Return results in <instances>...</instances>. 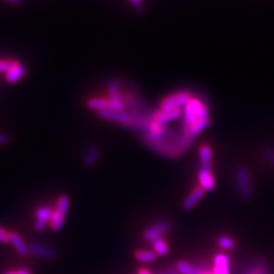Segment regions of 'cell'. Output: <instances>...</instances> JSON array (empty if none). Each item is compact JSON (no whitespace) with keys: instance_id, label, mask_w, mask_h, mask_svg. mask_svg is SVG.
Segmentation results:
<instances>
[{"instance_id":"4fadbf2b","label":"cell","mask_w":274,"mask_h":274,"mask_svg":"<svg viewBox=\"0 0 274 274\" xmlns=\"http://www.w3.org/2000/svg\"><path fill=\"white\" fill-rule=\"evenodd\" d=\"M100 158V150L98 146H90L84 154V162L86 166H94Z\"/></svg>"},{"instance_id":"484cf974","label":"cell","mask_w":274,"mask_h":274,"mask_svg":"<svg viewBox=\"0 0 274 274\" xmlns=\"http://www.w3.org/2000/svg\"><path fill=\"white\" fill-rule=\"evenodd\" d=\"M16 274H32L30 273V270L28 269V268H20L18 270H16Z\"/></svg>"},{"instance_id":"8fae6325","label":"cell","mask_w":274,"mask_h":274,"mask_svg":"<svg viewBox=\"0 0 274 274\" xmlns=\"http://www.w3.org/2000/svg\"><path fill=\"white\" fill-rule=\"evenodd\" d=\"M205 191L199 186L197 188H195L189 195L188 197L185 199L184 203H183V208L185 210H192L195 205L201 200V198L204 196Z\"/></svg>"},{"instance_id":"30bf717a","label":"cell","mask_w":274,"mask_h":274,"mask_svg":"<svg viewBox=\"0 0 274 274\" xmlns=\"http://www.w3.org/2000/svg\"><path fill=\"white\" fill-rule=\"evenodd\" d=\"M10 243L12 245L14 250L22 257H26L30 254V245L26 243L22 236L16 232H10Z\"/></svg>"},{"instance_id":"3957f363","label":"cell","mask_w":274,"mask_h":274,"mask_svg":"<svg viewBox=\"0 0 274 274\" xmlns=\"http://www.w3.org/2000/svg\"><path fill=\"white\" fill-rule=\"evenodd\" d=\"M236 188L238 194L244 199H249L252 196V183L249 170L245 166H238L236 172Z\"/></svg>"},{"instance_id":"d6986e66","label":"cell","mask_w":274,"mask_h":274,"mask_svg":"<svg viewBox=\"0 0 274 274\" xmlns=\"http://www.w3.org/2000/svg\"><path fill=\"white\" fill-rule=\"evenodd\" d=\"M178 270L182 273V274H201L198 270H196L190 263L185 262V261H181L178 263L177 265Z\"/></svg>"},{"instance_id":"5b68a950","label":"cell","mask_w":274,"mask_h":274,"mask_svg":"<svg viewBox=\"0 0 274 274\" xmlns=\"http://www.w3.org/2000/svg\"><path fill=\"white\" fill-rule=\"evenodd\" d=\"M53 210L49 206H41L36 210L35 222L34 228L37 232H43L49 226V222L52 216Z\"/></svg>"},{"instance_id":"7c38bea8","label":"cell","mask_w":274,"mask_h":274,"mask_svg":"<svg viewBox=\"0 0 274 274\" xmlns=\"http://www.w3.org/2000/svg\"><path fill=\"white\" fill-rule=\"evenodd\" d=\"M152 251L156 254V256H164L168 253V245L166 243V240L162 236L154 238V241L150 242Z\"/></svg>"},{"instance_id":"ba28073f","label":"cell","mask_w":274,"mask_h":274,"mask_svg":"<svg viewBox=\"0 0 274 274\" xmlns=\"http://www.w3.org/2000/svg\"><path fill=\"white\" fill-rule=\"evenodd\" d=\"M26 66L22 63L14 60V62L6 74V80L8 84H16L26 76Z\"/></svg>"},{"instance_id":"cb8c5ba5","label":"cell","mask_w":274,"mask_h":274,"mask_svg":"<svg viewBox=\"0 0 274 274\" xmlns=\"http://www.w3.org/2000/svg\"><path fill=\"white\" fill-rule=\"evenodd\" d=\"M263 154H264V156L266 158V160L274 164V150L271 148H265L263 150Z\"/></svg>"},{"instance_id":"e0dca14e","label":"cell","mask_w":274,"mask_h":274,"mask_svg":"<svg viewBox=\"0 0 274 274\" xmlns=\"http://www.w3.org/2000/svg\"><path fill=\"white\" fill-rule=\"evenodd\" d=\"M201 166H210V162L212 158V152L210 146L204 144L200 148L199 150Z\"/></svg>"},{"instance_id":"5bb4252c","label":"cell","mask_w":274,"mask_h":274,"mask_svg":"<svg viewBox=\"0 0 274 274\" xmlns=\"http://www.w3.org/2000/svg\"><path fill=\"white\" fill-rule=\"evenodd\" d=\"M70 198L66 194L60 195L56 200L55 210L59 212L60 214L66 216L68 210H70Z\"/></svg>"},{"instance_id":"f546056e","label":"cell","mask_w":274,"mask_h":274,"mask_svg":"<svg viewBox=\"0 0 274 274\" xmlns=\"http://www.w3.org/2000/svg\"><path fill=\"white\" fill-rule=\"evenodd\" d=\"M4 274H16V271H14V270H10V271H6V272H4Z\"/></svg>"},{"instance_id":"603a6c76","label":"cell","mask_w":274,"mask_h":274,"mask_svg":"<svg viewBox=\"0 0 274 274\" xmlns=\"http://www.w3.org/2000/svg\"><path fill=\"white\" fill-rule=\"evenodd\" d=\"M214 274H230L228 266H214Z\"/></svg>"},{"instance_id":"4dcf8cb0","label":"cell","mask_w":274,"mask_h":274,"mask_svg":"<svg viewBox=\"0 0 274 274\" xmlns=\"http://www.w3.org/2000/svg\"><path fill=\"white\" fill-rule=\"evenodd\" d=\"M203 274H212V273H208V272H206V273H203Z\"/></svg>"},{"instance_id":"2e32d148","label":"cell","mask_w":274,"mask_h":274,"mask_svg":"<svg viewBox=\"0 0 274 274\" xmlns=\"http://www.w3.org/2000/svg\"><path fill=\"white\" fill-rule=\"evenodd\" d=\"M65 218H66V216L60 214L59 212H57L54 210L53 212H52L50 222H49V226H50V228H51L52 230H54V232L60 230L63 228V226H64Z\"/></svg>"},{"instance_id":"f1b7e54d","label":"cell","mask_w":274,"mask_h":274,"mask_svg":"<svg viewBox=\"0 0 274 274\" xmlns=\"http://www.w3.org/2000/svg\"><path fill=\"white\" fill-rule=\"evenodd\" d=\"M6 2L12 4H18L20 2V0H6Z\"/></svg>"},{"instance_id":"7402d4cb","label":"cell","mask_w":274,"mask_h":274,"mask_svg":"<svg viewBox=\"0 0 274 274\" xmlns=\"http://www.w3.org/2000/svg\"><path fill=\"white\" fill-rule=\"evenodd\" d=\"M10 232L6 230L2 226H0V243L2 244H8L10 243Z\"/></svg>"},{"instance_id":"9c48e42d","label":"cell","mask_w":274,"mask_h":274,"mask_svg":"<svg viewBox=\"0 0 274 274\" xmlns=\"http://www.w3.org/2000/svg\"><path fill=\"white\" fill-rule=\"evenodd\" d=\"M30 252L34 256L47 260H51L56 257V252L53 248L41 243H32L30 245Z\"/></svg>"},{"instance_id":"8992f818","label":"cell","mask_w":274,"mask_h":274,"mask_svg":"<svg viewBox=\"0 0 274 274\" xmlns=\"http://www.w3.org/2000/svg\"><path fill=\"white\" fill-rule=\"evenodd\" d=\"M170 228V224L168 222L162 220V222H158L150 226H148L144 232V238L148 242L154 241V238L162 236L164 234H166V232H168V230Z\"/></svg>"},{"instance_id":"277c9868","label":"cell","mask_w":274,"mask_h":274,"mask_svg":"<svg viewBox=\"0 0 274 274\" xmlns=\"http://www.w3.org/2000/svg\"><path fill=\"white\" fill-rule=\"evenodd\" d=\"M182 110L181 109H173V110H162L158 109L154 111L150 114V117L162 124L168 125L170 122H174L179 120L182 117Z\"/></svg>"},{"instance_id":"52a82bcc","label":"cell","mask_w":274,"mask_h":274,"mask_svg":"<svg viewBox=\"0 0 274 274\" xmlns=\"http://www.w3.org/2000/svg\"><path fill=\"white\" fill-rule=\"evenodd\" d=\"M198 181H199L200 187L204 191H210L214 188L216 180L212 174L210 166H201L198 173Z\"/></svg>"},{"instance_id":"d4e9b609","label":"cell","mask_w":274,"mask_h":274,"mask_svg":"<svg viewBox=\"0 0 274 274\" xmlns=\"http://www.w3.org/2000/svg\"><path fill=\"white\" fill-rule=\"evenodd\" d=\"M10 142V137L8 135L0 132V146H6Z\"/></svg>"},{"instance_id":"83f0119b","label":"cell","mask_w":274,"mask_h":274,"mask_svg":"<svg viewBox=\"0 0 274 274\" xmlns=\"http://www.w3.org/2000/svg\"><path fill=\"white\" fill-rule=\"evenodd\" d=\"M137 274H152V272L146 268H142L138 271V273H137Z\"/></svg>"},{"instance_id":"7a4b0ae2","label":"cell","mask_w":274,"mask_h":274,"mask_svg":"<svg viewBox=\"0 0 274 274\" xmlns=\"http://www.w3.org/2000/svg\"><path fill=\"white\" fill-rule=\"evenodd\" d=\"M192 94L189 92L181 90L168 96L160 102V109L173 110V109H184L187 102L191 100Z\"/></svg>"},{"instance_id":"6da1fadb","label":"cell","mask_w":274,"mask_h":274,"mask_svg":"<svg viewBox=\"0 0 274 274\" xmlns=\"http://www.w3.org/2000/svg\"><path fill=\"white\" fill-rule=\"evenodd\" d=\"M210 110L206 102L200 98L192 96L187 102L182 112L183 126L182 129H189L199 124L200 122L208 119Z\"/></svg>"},{"instance_id":"ffe728a7","label":"cell","mask_w":274,"mask_h":274,"mask_svg":"<svg viewBox=\"0 0 274 274\" xmlns=\"http://www.w3.org/2000/svg\"><path fill=\"white\" fill-rule=\"evenodd\" d=\"M214 266H228L230 259L224 254H218L214 257Z\"/></svg>"},{"instance_id":"44dd1931","label":"cell","mask_w":274,"mask_h":274,"mask_svg":"<svg viewBox=\"0 0 274 274\" xmlns=\"http://www.w3.org/2000/svg\"><path fill=\"white\" fill-rule=\"evenodd\" d=\"M14 62V60H10V59H0V74H6Z\"/></svg>"},{"instance_id":"9a60e30c","label":"cell","mask_w":274,"mask_h":274,"mask_svg":"<svg viewBox=\"0 0 274 274\" xmlns=\"http://www.w3.org/2000/svg\"><path fill=\"white\" fill-rule=\"evenodd\" d=\"M135 259L140 263H152L156 260V254L152 250H138L135 252Z\"/></svg>"},{"instance_id":"4316f807","label":"cell","mask_w":274,"mask_h":274,"mask_svg":"<svg viewBox=\"0 0 274 274\" xmlns=\"http://www.w3.org/2000/svg\"><path fill=\"white\" fill-rule=\"evenodd\" d=\"M130 2L135 6V8H140L142 4V0H130Z\"/></svg>"},{"instance_id":"ac0fdd59","label":"cell","mask_w":274,"mask_h":274,"mask_svg":"<svg viewBox=\"0 0 274 274\" xmlns=\"http://www.w3.org/2000/svg\"><path fill=\"white\" fill-rule=\"evenodd\" d=\"M218 246L222 249V250H232L236 246V243L234 240L228 236H222L218 238Z\"/></svg>"}]
</instances>
